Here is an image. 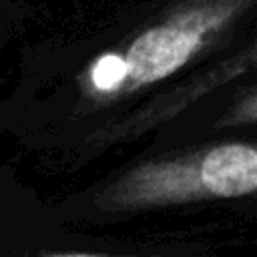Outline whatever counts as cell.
Here are the masks:
<instances>
[{
  "instance_id": "cell-2",
  "label": "cell",
  "mask_w": 257,
  "mask_h": 257,
  "mask_svg": "<svg viewBox=\"0 0 257 257\" xmlns=\"http://www.w3.org/2000/svg\"><path fill=\"white\" fill-rule=\"evenodd\" d=\"M54 257H102V255H84V253H74V255H54Z\"/></svg>"
},
{
  "instance_id": "cell-1",
  "label": "cell",
  "mask_w": 257,
  "mask_h": 257,
  "mask_svg": "<svg viewBox=\"0 0 257 257\" xmlns=\"http://www.w3.org/2000/svg\"><path fill=\"white\" fill-rule=\"evenodd\" d=\"M257 189V153L251 145H219L197 159L149 163L112 191L122 207L175 203L201 197H245Z\"/></svg>"
}]
</instances>
